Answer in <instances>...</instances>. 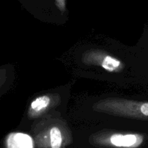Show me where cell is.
<instances>
[{
	"instance_id": "2",
	"label": "cell",
	"mask_w": 148,
	"mask_h": 148,
	"mask_svg": "<svg viewBox=\"0 0 148 148\" xmlns=\"http://www.w3.org/2000/svg\"><path fill=\"white\" fill-rule=\"evenodd\" d=\"M113 147H132L137 146L140 143L139 136L131 134H114L103 141Z\"/></svg>"
},
{
	"instance_id": "5",
	"label": "cell",
	"mask_w": 148,
	"mask_h": 148,
	"mask_svg": "<svg viewBox=\"0 0 148 148\" xmlns=\"http://www.w3.org/2000/svg\"><path fill=\"white\" fill-rule=\"evenodd\" d=\"M46 147L52 148H59L62 147L63 143V136L60 129L57 127H53L49 130L47 136Z\"/></svg>"
},
{
	"instance_id": "3",
	"label": "cell",
	"mask_w": 148,
	"mask_h": 148,
	"mask_svg": "<svg viewBox=\"0 0 148 148\" xmlns=\"http://www.w3.org/2000/svg\"><path fill=\"white\" fill-rule=\"evenodd\" d=\"M7 146L10 148H33L35 145L33 139L29 134L14 132L7 137Z\"/></svg>"
},
{
	"instance_id": "4",
	"label": "cell",
	"mask_w": 148,
	"mask_h": 148,
	"mask_svg": "<svg viewBox=\"0 0 148 148\" xmlns=\"http://www.w3.org/2000/svg\"><path fill=\"white\" fill-rule=\"evenodd\" d=\"M51 99L49 95H41L32 101L29 108V115L30 116L35 118L44 112L50 106Z\"/></svg>"
},
{
	"instance_id": "7",
	"label": "cell",
	"mask_w": 148,
	"mask_h": 148,
	"mask_svg": "<svg viewBox=\"0 0 148 148\" xmlns=\"http://www.w3.org/2000/svg\"><path fill=\"white\" fill-rule=\"evenodd\" d=\"M140 113L142 115L148 117V103H145L140 105Z\"/></svg>"
},
{
	"instance_id": "1",
	"label": "cell",
	"mask_w": 148,
	"mask_h": 148,
	"mask_svg": "<svg viewBox=\"0 0 148 148\" xmlns=\"http://www.w3.org/2000/svg\"><path fill=\"white\" fill-rule=\"evenodd\" d=\"M90 63L96 64L109 72H118L122 69L123 65L120 60L114 56L103 53H94L88 59Z\"/></svg>"
},
{
	"instance_id": "6",
	"label": "cell",
	"mask_w": 148,
	"mask_h": 148,
	"mask_svg": "<svg viewBox=\"0 0 148 148\" xmlns=\"http://www.w3.org/2000/svg\"><path fill=\"white\" fill-rule=\"evenodd\" d=\"M56 7L62 12H65L66 9V0H54Z\"/></svg>"
}]
</instances>
